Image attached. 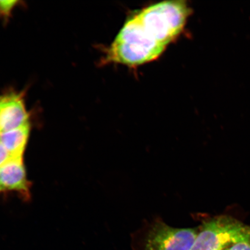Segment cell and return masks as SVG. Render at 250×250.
<instances>
[{
	"label": "cell",
	"instance_id": "9c48e42d",
	"mask_svg": "<svg viewBox=\"0 0 250 250\" xmlns=\"http://www.w3.org/2000/svg\"><path fill=\"white\" fill-rule=\"evenodd\" d=\"M12 158L13 157L9 154L7 149L0 143V167Z\"/></svg>",
	"mask_w": 250,
	"mask_h": 250
},
{
	"label": "cell",
	"instance_id": "5b68a950",
	"mask_svg": "<svg viewBox=\"0 0 250 250\" xmlns=\"http://www.w3.org/2000/svg\"><path fill=\"white\" fill-rule=\"evenodd\" d=\"M12 190L28 194L29 183L23 158H12L0 167V192Z\"/></svg>",
	"mask_w": 250,
	"mask_h": 250
},
{
	"label": "cell",
	"instance_id": "7a4b0ae2",
	"mask_svg": "<svg viewBox=\"0 0 250 250\" xmlns=\"http://www.w3.org/2000/svg\"><path fill=\"white\" fill-rule=\"evenodd\" d=\"M250 232V227L222 215L203 224L191 250H224Z\"/></svg>",
	"mask_w": 250,
	"mask_h": 250
},
{
	"label": "cell",
	"instance_id": "277c9868",
	"mask_svg": "<svg viewBox=\"0 0 250 250\" xmlns=\"http://www.w3.org/2000/svg\"><path fill=\"white\" fill-rule=\"evenodd\" d=\"M29 124V114L22 96L9 93L0 97V132Z\"/></svg>",
	"mask_w": 250,
	"mask_h": 250
},
{
	"label": "cell",
	"instance_id": "52a82bcc",
	"mask_svg": "<svg viewBox=\"0 0 250 250\" xmlns=\"http://www.w3.org/2000/svg\"><path fill=\"white\" fill-rule=\"evenodd\" d=\"M224 250H250V232Z\"/></svg>",
	"mask_w": 250,
	"mask_h": 250
},
{
	"label": "cell",
	"instance_id": "8992f818",
	"mask_svg": "<svg viewBox=\"0 0 250 250\" xmlns=\"http://www.w3.org/2000/svg\"><path fill=\"white\" fill-rule=\"evenodd\" d=\"M30 133V125L0 132V143L13 158H23Z\"/></svg>",
	"mask_w": 250,
	"mask_h": 250
},
{
	"label": "cell",
	"instance_id": "ba28073f",
	"mask_svg": "<svg viewBox=\"0 0 250 250\" xmlns=\"http://www.w3.org/2000/svg\"><path fill=\"white\" fill-rule=\"evenodd\" d=\"M18 2L12 0H1L0 1V14L5 17H9Z\"/></svg>",
	"mask_w": 250,
	"mask_h": 250
},
{
	"label": "cell",
	"instance_id": "6da1fadb",
	"mask_svg": "<svg viewBox=\"0 0 250 250\" xmlns=\"http://www.w3.org/2000/svg\"><path fill=\"white\" fill-rule=\"evenodd\" d=\"M190 9L184 1H165L134 11L108 49L107 61L136 66L155 60L179 36Z\"/></svg>",
	"mask_w": 250,
	"mask_h": 250
},
{
	"label": "cell",
	"instance_id": "3957f363",
	"mask_svg": "<svg viewBox=\"0 0 250 250\" xmlns=\"http://www.w3.org/2000/svg\"><path fill=\"white\" fill-rule=\"evenodd\" d=\"M198 235L194 228H175L158 222L150 230L146 250H191Z\"/></svg>",
	"mask_w": 250,
	"mask_h": 250
}]
</instances>
